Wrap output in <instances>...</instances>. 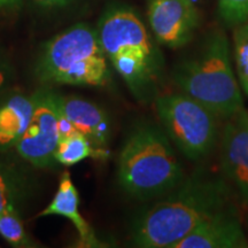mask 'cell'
<instances>
[{
    "mask_svg": "<svg viewBox=\"0 0 248 248\" xmlns=\"http://www.w3.org/2000/svg\"><path fill=\"white\" fill-rule=\"evenodd\" d=\"M233 195L222 173L198 169L139 210L130 228V241L141 248H172L210 217L235 207Z\"/></svg>",
    "mask_w": 248,
    "mask_h": 248,
    "instance_id": "cell-1",
    "label": "cell"
},
{
    "mask_svg": "<svg viewBox=\"0 0 248 248\" xmlns=\"http://www.w3.org/2000/svg\"><path fill=\"white\" fill-rule=\"evenodd\" d=\"M97 32L108 61L139 101L159 95L164 58L146 26L128 5L109 4L99 18Z\"/></svg>",
    "mask_w": 248,
    "mask_h": 248,
    "instance_id": "cell-2",
    "label": "cell"
},
{
    "mask_svg": "<svg viewBox=\"0 0 248 248\" xmlns=\"http://www.w3.org/2000/svg\"><path fill=\"white\" fill-rule=\"evenodd\" d=\"M170 76L183 93L208 107L219 119H229L244 108L230 42L222 29L210 31L194 53L172 67Z\"/></svg>",
    "mask_w": 248,
    "mask_h": 248,
    "instance_id": "cell-3",
    "label": "cell"
},
{
    "mask_svg": "<svg viewBox=\"0 0 248 248\" xmlns=\"http://www.w3.org/2000/svg\"><path fill=\"white\" fill-rule=\"evenodd\" d=\"M184 178V170L164 130L152 122L133 126L117 162L121 188L135 199L154 200Z\"/></svg>",
    "mask_w": 248,
    "mask_h": 248,
    "instance_id": "cell-4",
    "label": "cell"
},
{
    "mask_svg": "<svg viewBox=\"0 0 248 248\" xmlns=\"http://www.w3.org/2000/svg\"><path fill=\"white\" fill-rule=\"evenodd\" d=\"M108 59L97 29L77 23L43 46L35 74L43 84L105 86L110 80Z\"/></svg>",
    "mask_w": 248,
    "mask_h": 248,
    "instance_id": "cell-5",
    "label": "cell"
},
{
    "mask_svg": "<svg viewBox=\"0 0 248 248\" xmlns=\"http://www.w3.org/2000/svg\"><path fill=\"white\" fill-rule=\"evenodd\" d=\"M155 108L170 141L188 160L207 157L219 139V117L185 93L155 98Z\"/></svg>",
    "mask_w": 248,
    "mask_h": 248,
    "instance_id": "cell-6",
    "label": "cell"
},
{
    "mask_svg": "<svg viewBox=\"0 0 248 248\" xmlns=\"http://www.w3.org/2000/svg\"><path fill=\"white\" fill-rule=\"evenodd\" d=\"M33 110L29 125L15 146L22 159L37 168L53 167L59 132V94L49 89L33 93Z\"/></svg>",
    "mask_w": 248,
    "mask_h": 248,
    "instance_id": "cell-7",
    "label": "cell"
},
{
    "mask_svg": "<svg viewBox=\"0 0 248 248\" xmlns=\"http://www.w3.org/2000/svg\"><path fill=\"white\" fill-rule=\"evenodd\" d=\"M147 16L157 44L172 49L187 45L200 24L193 0H147Z\"/></svg>",
    "mask_w": 248,
    "mask_h": 248,
    "instance_id": "cell-8",
    "label": "cell"
},
{
    "mask_svg": "<svg viewBox=\"0 0 248 248\" xmlns=\"http://www.w3.org/2000/svg\"><path fill=\"white\" fill-rule=\"evenodd\" d=\"M221 173L235 197L248 206V110L226 119L221 138Z\"/></svg>",
    "mask_w": 248,
    "mask_h": 248,
    "instance_id": "cell-9",
    "label": "cell"
},
{
    "mask_svg": "<svg viewBox=\"0 0 248 248\" xmlns=\"http://www.w3.org/2000/svg\"><path fill=\"white\" fill-rule=\"evenodd\" d=\"M172 248H248V239L235 207L204 221Z\"/></svg>",
    "mask_w": 248,
    "mask_h": 248,
    "instance_id": "cell-10",
    "label": "cell"
},
{
    "mask_svg": "<svg viewBox=\"0 0 248 248\" xmlns=\"http://www.w3.org/2000/svg\"><path fill=\"white\" fill-rule=\"evenodd\" d=\"M60 109L75 130L84 135L98 150L107 151L110 124L105 110L83 98L59 94Z\"/></svg>",
    "mask_w": 248,
    "mask_h": 248,
    "instance_id": "cell-11",
    "label": "cell"
},
{
    "mask_svg": "<svg viewBox=\"0 0 248 248\" xmlns=\"http://www.w3.org/2000/svg\"><path fill=\"white\" fill-rule=\"evenodd\" d=\"M79 195L76 186L69 172H63L61 175L57 193L54 194L51 203L44 210L39 213L40 217L44 216H62L66 217L75 225L78 233V246L84 248H100L106 247L104 241H101L95 234L91 225L86 222L78 210Z\"/></svg>",
    "mask_w": 248,
    "mask_h": 248,
    "instance_id": "cell-12",
    "label": "cell"
},
{
    "mask_svg": "<svg viewBox=\"0 0 248 248\" xmlns=\"http://www.w3.org/2000/svg\"><path fill=\"white\" fill-rule=\"evenodd\" d=\"M33 95L15 94L0 106V151L13 148L29 125Z\"/></svg>",
    "mask_w": 248,
    "mask_h": 248,
    "instance_id": "cell-13",
    "label": "cell"
},
{
    "mask_svg": "<svg viewBox=\"0 0 248 248\" xmlns=\"http://www.w3.org/2000/svg\"><path fill=\"white\" fill-rule=\"evenodd\" d=\"M30 184L26 173L14 166L0 161V213L18 208L29 195Z\"/></svg>",
    "mask_w": 248,
    "mask_h": 248,
    "instance_id": "cell-14",
    "label": "cell"
},
{
    "mask_svg": "<svg viewBox=\"0 0 248 248\" xmlns=\"http://www.w3.org/2000/svg\"><path fill=\"white\" fill-rule=\"evenodd\" d=\"M107 154L108 151L98 150L84 135L74 131L60 138L55 152V161L64 166H74L88 157L104 159Z\"/></svg>",
    "mask_w": 248,
    "mask_h": 248,
    "instance_id": "cell-15",
    "label": "cell"
},
{
    "mask_svg": "<svg viewBox=\"0 0 248 248\" xmlns=\"http://www.w3.org/2000/svg\"><path fill=\"white\" fill-rule=\"evenodd\" d=\"M0 235L13 247H35L28 237L17 208L11 207L0 213Z\"/></svg>",
    "mask_w": 248,
    "mask_h": 248,
    "instance_id": "cell-16",
    "label": "cell"
},
{
    "mask_svg": "<svg viewBox=\"0 0 248 248\" xmlns=\"http://www.w3.org/2000/svg\"><path fill=\"white\" fill-rule=\"evenodd\" d=\"M233 60L240 86L248 95V18L234 27Z\"/></svg>",
    "mask_w": 248,
    "mask_h": 248,
    "instance_id": "cell-17",
    "label": "cell"
},
{
    "mask_svg": "<svg viewBox=\"0 0 248 248\" xmlns=\"http://www.w3.org/2000/svg\"><path fill=\"white\" fill-rule=\"evenodd\" d=\"M218 14L225 26L234 28L248 18V0H217Z\"/></svg>",
    "mask_w": 248,
    "mask_h": 248,
    "instance_id": "cell-18",
    "label": "cell"
},
{
    "mask_svg": "<svg viewBox=\"0 0 248 248\" xmlns=\"http://www.w3.org/2000/svg\"><path fill=\"white\" fill-rule=\"evenodd\" d=\"M74 0H32L37 7L42 9H60L67 7Z\"/></svg>",
    "mask_w": 248,
    "mask_h": 248,
    "instance_id": "cell-19",
    "label": "cell"
},
{
    "mask_svg": "<svg viewBox=\"0 0 248 248\" xmlns=\"http://www.w3.org/2000/svg\"><path fill=\"white\" fill-rule=\"evenodd\" d=\"M23 0H0V11H15L22 5Z\"/></svg>",
    "mask_w": 248,
    "mask_h": 248,
    "instance_id": "cell-20",
    "label": "cell"
},
{
    "mask_svg": "<svg viewBox=\"0 0 248 248\" xmlns=\"http://www.w3.org/2000/svg\"><path fill=\"white\" fill-rule=\"evenodd\" d=\"M0 67H1V64H0Z\"/></svg>",
    "mask_w": 248,
    "mask_h": 248,
    "instance_id": "cell-21",
    "label": "cell"
}]
</instances>
